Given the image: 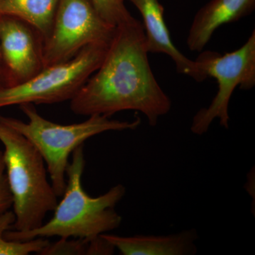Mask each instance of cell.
Returning <instances> with one entry per match:
<instances>
[{
  "mask_svg": "<svg viewBox=\"0 0 255 255\" xmlns=\"http://www.w3.org/2000/svg\"><path fill=\"white\" fill-rule=\"evenodd\" d=\"M147 54L138 20L117 26L103 61L70 100V110L78 115L107 117L137 111L155 127L169 113L172 102L156 80Z\"/></svg>",
  "mask_w": 255,
  "mask_h": 255,
  "instance_id": "1",
  "label": "cell"
},
{
  "mask_svg": "<svg viewBox=\"0 0 255 255\" xmlns=\"http://www.w3.org/2000/svg\"><path fill=\"white\" fill-rule=\"evenodd\" d=\"M84 144L72 153L66 170L67 184L63 199L58 202L53 217L40 227L26 232L9 230L5 238L9 241H26L35 238H85L94 239L117 229L122 217L115 207L125 196L127 189L117 184L97 197L85 192L82 175L85 167Z\"/></svg>",
  "mask_w": 255,
  "mask_h": 255,
  "instance_id": "2",
  "label": "cell"
},
{
  "mask_svg": "<svg viewBox=\"0 0 255 255\" xmlns=\"http://www.w3.org/2000/svg\"><path fill=\"white\" fill-rule=\"evenodd\" d=\"M19 107L28 122L1 115L0 121L20 132L40 152L58 197L63 195L69 157L77 147L95 135L107 131L135 130L141 123L140 118L129 122L92 115L81 123L62 125L42 117L34 105L24 104Z\"/></svg>",
  "mask_w": 255,
  "mask_h": 255,
  "instance_id": "3",
  "label": "cell"
},
{
  "mask_svg": "<svg viewBox=\"0 0 255 255\" xmlns=\"http://www.w3.org/2000/svg\"><path fill=\"white\" fill-rule=\"evenodd\" d=\"M0 142L4 146L5 172L13 198L15 222L11 230L36 229L58 202L44 159L26 137L1 121Z\"/></svg>",
  "mask_w": 255,
  "mask_h": 255,
  "instance_id": "4",
  "label": "cell"
},
{
  "mask_svg": "<svg viewBox=\"0 0 255 255\" xmlns=\"http://www.w3.org/2000/svg\"><path fill=\"white\" fill-rule=\"evenodd\" d=\"M109 45H90L68 61L45 67L27 81L1 87L0 108L24 104L51 105L71 100L100 66Z\"/></svg>",
  "mask_w": 255,
  "mask_h": 255,
  "instance_id": "5",
  "label": "cell"
},
{
  "mask_svg": "<svg viewBox=\"0 0 255 255\" xmlns=\"http://www.w3.org/2000/svg\"><path fill=\"white\" fill-rule=\"evenodd\" d=\"M206 78L218 83L217 93L210 105L201 109L193 118L191 132L204 135L216 119L225 128H229V104L234 90H251L255 85V31L248 41L235 51L221 55L217 52L201 53L195 60Z\"/></svg>",
  "mask_w": 255,
  "mask_h": 255,
  "instance_id": "6",
  "label": "cell"
},
{
  "mask_svg": "<svg viewBox=\"0 0 255 255\" xmlns=\"http://www.w3.org/2000/svg\"><path fill=\"white\" fill-rule=\"evenodd\" d=\"M116 28L101 16L92 0H59L43 41V68L68 61L90 45L110 44Z\"/></svg>",
  "mask_w": 255,
  "mask_h": 255,
  "instance_id": "7",
  "label": "cell"
},
{
  "mask_svg": "<svg viewBox=\"0 0 255 255\" xmlns=\"http://www.w3.org/2000/svg\"><path fill=\"white\" fill-rule=\"evenodd\" d=\"M43 38L18 18L0 16V49L4 87L27 81L43 68Z\"/></svg>",
  "mask_w": 255,
  "mask_h": 255,
  "instance_id": "8",
  "label": "cell"
},
{
  "mask_svg": "<svg viewBox=\"0 0 255 255\" xmlns=\"http://www.w3.org/2000/svg\"><path fill=\"white\" fill-rule=\"evenodd\" d=\"M142 15L147 52L162 53L170 57L175 63L177 71L188 75L196 82L207 78L201 71L196 60L188 58L174 46L164 19V8L159 0H129Z\"/></svg>",
  "mask_w": 255,
  "mask_h": 255,
  "instance_id": "9",
  "label": "cell"
},
{
  "mask_svg": "<svg viewBox=\"0 0 255 255\" xmlns=\"http://www.w3.org/2000/svg\"><path fill=\"white\" fill-rule=\"evenodd\" d=\"M255 7V0H211L193 19L188 33V48L191 51L201 52L218 28L246 17Z\"/></svg>",
  "mask_w": 255,
  "mask_h": 255,
  "instance_id": "10",
  "label": "cell"
},
{
  "mask_svg": "<svg viewBox=\"0 0 255 255\" xmlns=\"http://www.w3.org/2000/svg\"><path fill=\"white\" fill-rule=\"evenodd\" d=\"M123 255H193L197 253L195 229L185 230L168 236H119L101 235Z\"/></svg>",
  "mask_w": 255,
  "mask_h": 255,
  "instance_id": "11",
  "label": "cell"
},
{
  "mask_svg": "<svg viewBox=\"0 0 255 255\" xmlns=\"http://www.w3.org/2000/svg\"><path fill=\"white\" fill-rule=\"evenodd\" d=\"M59 0H0V16H9L27 23L43 38L51 31Z\"/></svg>",
  "mask_w": 255,
  "mask_h": 255,
  "instance_id": "12",
  "label": "cell"
},
{
  "mask_svg": "<svg viewBox=\"0 0 255 255\" xmlns=\"http://www.w3.org/2000/svg\"><path fill=\"white\" fill-rule=\"evenodd\" d=\"M115 248L102 236L94 239L60 238L51 243L40 253L41 255H113Z\"/></svg>",
  "mask_w": 255,
  "mask_h": 255,
  "instance_id": "13",
  "label": "cell"
},
{
  "mask_svg": "<svg viewBox=\"0 0 255 255\" xmlns=\"http://www.w3.org/2000/svg\"><path fill=\"white\" fill-rule=\"evenodd\" d=\"M15 222L13 211L0 214V255H28L31 253L40 255L50 241L47 238H38L26 241H9L4 235L12 228Z\"/></svg>",
  "mask_w": 255,
  "mask_h": 255,
  "instance_id": "14",
  "label": "cell"
},
{
  "mask_svg": "<svg viewBox=\"0 0 255 255\" xmlns=\"http://www.w3.org/2000/svg\"><path fill=\"white\" fill-rule=\"evenodd\" d=\"M96 9L107 23L117 27L120 25L133 21L122 0H92Z\"/></svg>",
  "mask_w": 255,
  "mask_h": 255,
  "instance_id": "15",
  "label": "cell"
},
{
  "mask_svg": "<svg viewBox=\"0 0 255 255\" xmlns=\"http://www.w3.org/2000/svg\"><path fill=\"white\" fill-rule=\"evenodd\" d=\"M12 206L13 198L5 172L3 151L0 150V214L9 211Z\"/></svg>",
  "mask_w": 255,
  "mask_h": 255,
  "instance_id": "16",
  "label": "cell"
},
{
  "mask_svg": "<svg viewBox=\"0 0 255 255\" xmlns=\"http://www.w3.org/2000/svg\"><path fill=\"white\" fill-rule=\"evenodd\" d=\"M3 74V70H2V60H1V49H0V79H1V76H2ZM2 86L1 85V82H0V88H1Z\"/></svg>",
  "mask_w": 255,
  "mask_h": 255,
  "instance_id": "17",
  "label": "cell"
},
{
  "mask_svg": "<svg viewBox=\"0 0 255 255\" xmlns=\"http://www.w3.org/2000/svg\"><path fill=\"white\" fill-rule=\"evenodd\" d=\"M122 1H125V0H122Z\"/></svg>",
  "mask_w": 255,
  "mask_h": 255,
  "instance_id": "18",
  "label": "cell"
}]
</instances>
